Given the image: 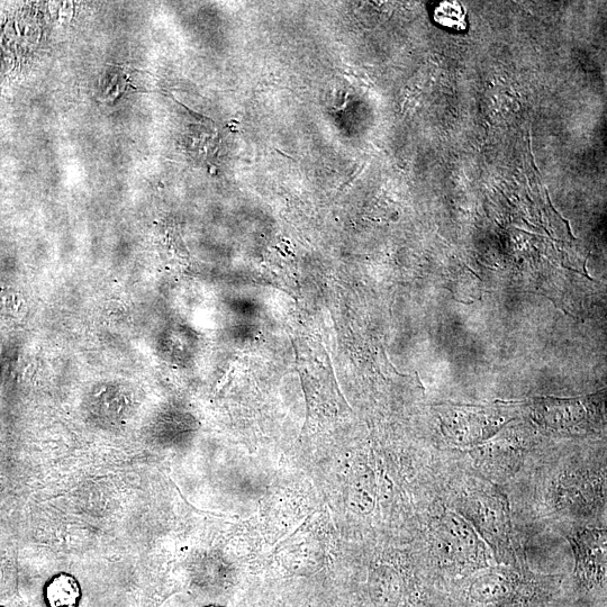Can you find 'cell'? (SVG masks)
<instances>
[{
  "mask_svg": "<svg viewBox=\"0 0 607 607\" xmlns=\"http://www.w3.org/2000/svg\"><path fill=\"white\" fill-rule=\"evenodd\" d=\"M576 559V575L584 586L593 588L605 584L606 532L582 530L568 537Z\"/></svg>",
  "mask_w": 607,
  "mask_h": 607,
  "instance_id": "6da1fadb",
  "label": "cell"
},
{
  "mask_svg": "<svg viewBox=\"0 0 607 607\" xmlns=\"http://www.w3.org/2000/svg\"><path fill=\"white\" fill-rule=\"evenodd\" d=\"M465 511L474 521L480 532L491 538L496 545L504 547V540L509 533V520L505 511L504 503L498 498L486 495H475L468 498L465 503Z\"/></svg>",
  "mask_w": 607,
  "mask_h": 607,
  "instance_id": "7a4b0ae2",
  "label": "cell"
},
{
  "mask_svg": "<svg viewBox=\"0 0 607 607\" xmlns=\"http://www.w3.org/2000/svg\"><path fill=\"white\" fill-rule=\"evenodd\" d=\"M440 534L460 557L477 561L482 543L470 525L455 513L442 516L439 523Z\"/></svg>",
  "mask_w": 607,
  "mask_h": 607,
  "instance_id": "3957f363",
  "label": "cell"
},
{
  "mask_svg": "<svg viewBox=\"0 0 607 607\" xmlns=\"http://www.w3.org/2000/svg\"><path fill=\"white\" fill-rule=\"evenodd\" d=\"M512 578L504 572H489L471 583L469 595L479 603L502 602L513 594Z\"/></svg>",
  "mask_w": 607,
  "mask_h": 607,
  "instance_id": "277c9868",
  "label": "cell"
},
{
  "mask_svg": "<svg viewBox=\"0 0 607 607\" xmlns=\"http://www.w3.org/2000/svg\"><path fill=\"white\" fill-rule=\"evenodd\" d=\"M83 591L78 579L68 573L54 575L44 588L48 607H79Z\"/></svg>",
  "mask_w": 607,
  "mask_h": 607,
  "instance_id": "5b68a950",
  "label": "cell"
},
{
  "mask_svg": "<svg viewBox=\"0 0 607 607\" xmlns=\"http://www.w3.org/2000/svg\"><path fill=\"white\" fill-rule=\"evenodd\" d=\"M545 189H546V195H547L548 203H549L550 207L552 208V211H554V212L556 213V215H557V216H559V217H560V219H561V220H563V221H564V223L567 225V228H568V232H569V234H570V237H572L574 240H577L576 235H574V233H573V231H572V228H570L569 221H568V220H566V219H565V217H564L563 215H561V214H560V213H559V212L556 210V208L554 207V205H552V203H551V199H550V196H549V190H548L546 187H545Z\"/></svg>",
  "mask_w": 607,
  "mask_h": 607,
  "instance_id": "8992f818",
  "label": "cell"
},
{
  "mask_svg": "<svg viewBox=\"0 0 607 607\" xmlns=\"http://www.w3.org/2000/svg\"><path fill=\"white\" fill-rule=\"evenodd\" d=\"M206 607H223V606L210 605V606H206Z\"/></svg>",
  "mask_w": 607,
  "mask_h": 607,
  "instance_id": "52a82bcc",
  "label": "cell"
}]
</instances>
